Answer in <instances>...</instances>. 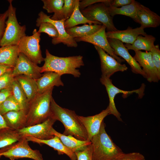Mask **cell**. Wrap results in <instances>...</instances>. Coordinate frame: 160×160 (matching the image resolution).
<instances>
[{
    "instance_id": "cell-1",
    "label": "cell",
    "mask_w": 160,
    "mask_h": 160,
    "mask_svg": "<svg viewBox=\"0 0 160 160\" xmlns=\"http://www.w3.org/2000/svg\"><path fill=\"white\" fill-rule=\"evenodd\" d=\"M51 116L63 125L65 128L63 135H71L80 140H87L86 130L74 111L60 107L52 97L51 102Z\"/></svg>"
},
{
    "instance_id": "cell-2",
    "label": "cell",
    "mask_w": 160,
    "mask_h": 160,
    "mask_svg": "<svg viewBox=\"0 0 160 160\" xmlns=\"http://www.w3.org/2000/svg\"><path fill=\"white\" fill-rule=\"evenodd\" d=\"M44 64L41 67V73L53 72L61 76L68 74L74 77H79L81 73L77 68L84 65L83 56L79 55L65 57H59L50 53L46 49Z\"/></svg>"
},
{
    "instance_id": "cell-3",
    "label": "cell",
    "mask_w": 160,
    "mask_h": 160,
    "mask_svg": "<svg viewBox=\"0 0 160 160\" xmlns=\"http://www.w3.org/2000/svg\"><path fill=\"white\" fill-rule=\"evenodd\" d=\"M105 127L103 121L99 132L91 140L93 147L92 160H113L123 153L107 134Z\"/></svg>"
},
{
    "instance_id": "cell-4",
    "label": "cell",
    "mask_w": 160,
    "mask_h": 160,
    "mask_svg": "<svg viewBox=\"0 0 160 160\" xmlns=\"http://www.w3.org/2000/svg\"><path fill=\"white\" fill-rule=\"evenodd\" d=\"M51 88L41 94L38 93L29 103L26 113V127L41 123L51 115Z\"/></svg>"
},
{
    "instance_id": "cell-5",
    "label": "cell",
    "mask_w": 160,
    "mask_h": 160,
    "mask_svg": "<svg viewBox=\"0 0 160 160\" xmlns=\"http://www.w3.org/2000/svg\"><path fill=\"white\" fill-rule=\"evenodd\" d=\"M7 19L3 36L0 40V46L17 45L21 39L26 36L25 25H20L16 16V8L12 4V0H8Z\"/></svg>"
},
{
    "instance_id": "cell-6",
    "label": "cell",
    "mask_w": 160,
    "mask_h": 160,
    "mask_svg": "<svg viewBox=\"0 0 160 160\" xmlns=\"http://www.w3.org/2000/svg\"><path fill=\"white\" fill-rule=\"evenodd\" d=\"M33 35L25 36L20 40L17 46L20 53L25 55L33 63L38 65L44 61L39 42L41 33L34 29Z\"/></svg>"
},
{
    "instance_id": "cell-7",
    "label": "cell",
    "mask_w": 160,
    "mask_h": 160,
    "mask_svg": "<svg viewBox=\"0 0 160 160\" xmlns=\"http://www.w3.org/2000/svg\"><path fill=\"white\" fill-rule=\"evenodd\" d=\"M28 142L25 137H22L17 142L3 150L0 156H4L10 160L23 158L44 160L39 151L32 149Z\"/></svg>"
},
{
    "instance_id": "cell-8",
    "label": "cell",
    "mask_w": 160,
    "mask_h": 160,
    "mask_svg": "<svg viewBox=\"0 0 160 160\" xmlns=\"http://www.w3.org/2000/svg\"><path fill=\"white\" fill-rule=\"evenodd\" d=\"M80 11L84 16L88 20L97 21L105 25L108 31L118 30L114 25L113 17L110 15L105 3H96Z\"/></svg>"
},
{
    "instance_id": "cell-9",
    "label": "cell",
    "mask_w": 160,
    "mask_h": 160,
    "mask_svg": "<svg viewBox=\"0 0 160 160\" xmlns=\"http://www.w3.org/2000/svg\"><path fill=\"white\" fill-rule=\"evenodd\" d=\"M100 81L102 84L104 85L108 95L109 99V104L108 106L110 111V114H112L115 116L120 121H122L121 117V114L116 108L114 102V98L116 95L119 93L123 94V96L125 95V97L134 93L138 94V97L142 98L144 95V92L145 88V85L142 84L140 88L138 89L131 91H125L120 89L115 86L112 83V80L110 79L103 75H101L100 78Z\"/></svg>"
},
{
    "instance_id": "cell-10",
    "label": "cell",
    "mask_w": 160,
    "mask_h": 160,
    "mask_svg": "<svg viewBox=\"0 0 160 160\" xmlns=\"http://www.w3.org/2000/svg\"><path fill=\"white\" fill-rule=\"evenodd\" d=\"M39 17L36 20V25L39 27L41 23L44 22H49L52 24L57 29L59 35L55 39H53L52 42L55 45L63 43L68 47H76L78 46L77 42L66 32L64 27V23L66 20L63 19L58 20H54L50 19L51 16H48L42 11L38 14Z\"/></svg>"
},
{
    "instance_id": "cell-11",
    "label": "cell",
    "mask_w": 160,
    "mask_h": 160,
    "mask_svg": "<svg viewBox=\"0 0 160 160\" xmlns=\"http://www.w3.org/2000/svg\"><path fill=\"white\" fill-rule=\"evenodd\" d=\"M57 120L51 115L45 121L17 130L22 137L31 136L37 139L47 140L53 137L51 130Z\"/></svg>"
},
{
    "instance_id": "cell-12",
    "label": "cell",
    "mask_w": 160,
    "mask_h": 160,
    "mask_svg": "<svg viewBox=\"0 0 160 160\" xmlns=\"http://www.w3.org/2000/svg\"><path fill=\"white\" fill-rule=\"evenodd\" d=\"M106 28L102 25L98 31L90 35L74 39L76 42L84 41L88 42L98 46L103 49L109 55L121 63L124 62V59L116 55L109 44L107 37L105 29Z\"/></svg>"
},
{
    "instance_id": "cell-13",
    "label": "cell",
    "mask_w": 160,
    "mask_h": 160,
    "mask_svg": "<svg viewBox=\"0 0 160 160\" xmlns=\"http://www.w3.org/2000/svg\"><path fill=\"white\" fill-rule=\"evenodd\" d=\"M41 67L33 63L23 54L20 53L15 66L12 71L14 77L25 75L36 80L42 76Z\"/></svg>"
},
{
    "instance_id": "cell-14",
    "label": "cell",
    "mask_w": 160,
    "mask_h": 160,
    "mask_svg": "<svg viewBox=\"0 0 160 160\" xmlns=\"http://www.w3.org/2000/svg\"><path fill=\"white\" fill-rule=\"evenodd\" d=\"M133 57L146 75V79L150 82H158L160 79V73L159 72L153 61L150 52L135 51Z\"/></svg>"
},
{
    "instance_id": "cell-15",
    "label": "cell",
    "mask_w": 160,
    "mask_h": 160,
    "mask_svg": "<svg viewBox=\"0 0 160 160\" xmlns=\"http://www.w3.org/2000/svg\"><path fill=\"white\" fill-rule=\"evenodd\" d=\"M99 54L100 60L102 75L110 78L115 72L127 71L125 64H121L100 47L94 45Z\"/></svg>"
},
{
    "instance_id": "cell-16",
    "label": "cell",
    "mask_w": 160,
    "mask_h": 160,
    "mask_svg": "<svg viewBox=\"0 0 160 160\" xmlns=\"http://www.w3.org/2000/svg\"><path fill=\"white\" fill-rule=\"evenodd\" d=\"M108 43L115 54L124 59L129 64L132 72L140 74L146 79V75L138 63L129 52L128 49L123 43L119 40L112 38H107Z\"/></svg>"
},
{
    "instance_id": "cell-17",
    "label": "cell",
    "mask_w": 160,
    "mask_h": 160,
    "mask_svg": "<svg viewBox=\"0 0 160 160\" xmlns=\"http://www.w3.org/2000/svg\"><path fill=\"white\" fill-rule=\"evenodd\" d=\"M110 113L108 106L100 113L94 116L87 117L78 116L87 132V140L91 141L92 137L98 133L104 119Z\"/></svg>"
},
{
    "instance_id": "cell-18",
    "label": "cell",
    "mask_w": 160,
    "mask_h": 160,
    "mask_svg": "<svg viewBox=\"0 0 160 160\" xmlns=\"http://www.w3.org/2000/svg\"><path fill=\"white\" fill-rule=\"evenodd\" d=\"M107 38H112L117 39L126 44H132L139 35L143 36L146 33L144 28L141 26L135 28L129 27L124 30H117L114 31H107L106 32Z\"/></svg>"
},
{
    "instance_id": "cell-19",
    "label": "cell",
    "mask_w": 160,
    "mask_h": 160,
    "mask_svg": "<svg viewBox=\"0 0 160 160\" xmlns=\"http://www.w3.org/2000/svg\"><path fill=\"white\" fill-rule=\"evenodd\" d=\"M60 75L56 73L47 71L44 72L41 76L36 80L38 93L41 94L54 86H63L64 84Z\"/></svg>"
},
{
    "instance_id": "cell-20",
    "label": "cell",
    "mask_w": 160,
    "mask_h": 160,
    "mask_svg": "<svg viewBox=\"0 0 160 160\" xmlns=\"http://www.w3.org/2000/svg\"><path fill=\"white\" fill-rule=\"evenodd\" d=\"M25 137L28 141H31L39 144L47 145L57 151L58 154L66 155L71 160H77L75 153L67 148L56 136L54 135L52 138L47 140H40L31 136Z\"/></svg>"
},
{
    "instance_id": "cell-21",
    "label": "cell",
    "mask_w": 160,
    "mask_h": 160,
    "mask_svg": "<svg viewBox=\"0 0 160 160\" xmlns=\"http://www.w3.org/2000/svg\"><path fill=\"white\" fill-rule=\"evenodd\" d=\"M2 116L9 128L17 130L26 127V113L23 110L11 111Z\"/></svg>"
},
{
    "instance_id": "cell-22",
    "label": "cell",
    "mask_w": 160,
    "mask_h": 160,
    "mask_svg": "<svg viewBox=\"0 0 160 160\" xmlns=\"http://www.w3.org/2000/svg\"><path fill=\"white\" fill-rule=\"evenodd\" d=\"M138 23L144 29L156 28L160 24V17L148 8L141 4L137 13Z\"/></svg>"
},
{
    "instance_id": "cell-23",
    "label": "cell",
    "mask_w": 160,
    "mask_h": 160,
    "mask_svg": "<svg viewBox=\"0 0 160 160\" xmlns=\"http://www.w3.org/2000/svg\"><path fill=\"white\" fill-rule=\"evenodd\" d=\"M52 135L57 136L63 144L68 149L74 153L81 151L91 144V141L87 140H78L71 135H66L60 133L53 128L51 130Z\"/></svg>"
},
{
    "instance_id": "cell-24",
    "label": "cell",
    "mask_w": 160,
    "mask_h": 160,
    "mask_svg": "<svg viewBox=\"0 0 160 160\" xmlns=\"http://www.w3.org/2000/svg\"><path fill=\"white\" fill-rule=\"evenodd\" d=\"M20 53L17 45L1 47L0 48V64L13 68Z\"/></svg>"
},
{
    "instance_id": "cell-25",
    "label": "cell",
    "mask_w": 160,
    "mask_h": 160,
    "mask_svg": "<svg viewBox=\"0 0 160 160\" xmlns=\"http://www.w3.org/2000/svg\"><path fill=\"white\" fill-rule=\"evenodd\" d=\"M140 4L133 0L131 4L120 7H114L106 5L109 13L112 17L117 15H123L130 17L136 22L138 23L137 13Z\"/></svg>"
},
{
    "instance_id": "cell-26",
    "label": "cell",
    "mask_w": 160,
    "mask_h": 160,
    "mask_svg": "<svg viewBox=\"0 0 160 160\" xmlns=\"http://www.w3.org/2000/svg\"><path fill=\"white\" fill-rule=\"evenodd\" d=\"M25 92L29 103L38 94L36 80L25 75L15 77Z\"/></svg>"
},
{
    "instance_id": "cell-27",
    "label": "cell",
    "mask_w": 160,
    "mask_h": 160,
    "mask_svg": "<svg viewBox=\"0 0 160 160\" xmlns=\"http://www.w3.org/2000/svg\"><path fill=\"white\" fill-rule=\"evenodd\" d=\"M79 1L80 0H76L75 7L73 13L70 17L64 22V25L65 29L69 28L81 24L87 23L90 25L93 24H102L97 21L89 20L84 16L79 9Z\"/></svg>"
},
{
    "instance_id": "cell-28",
    "label": "cell",
    "mask_w": 160,
    "mask_h": 160,
    "mask_svg": "<svg viewBox=\"0 0 160 160\" xmlns=\"http://www.w3.org/2000/svg\"><path fill=\"white\" fill-rule=\"evenodd\" d=\"M155 40V38L151 35H140L137 37L132 44H126L124 46L128 50H132L135 51L143 50L150 52L154 45Z\"/></svg>"
},
{
    "instance_id": "cell-29",
    "label": "cell",
    "mask_w": 160,
    "mask_h": 160,
    "mask_svg": "<svg viewBox=\"0 0 160 160\" xmlns=\"http://www.w3.org/2000/svg\"><path fill=\"white\" fill-rule=\"evenodd\" d=\"M22 137L17 130L5 128L0 131V153L20 140Z\"/></svg>"
},
{
    "instance_id": "cell-30",
    "label": "cell",
    "mask_w": 160,
    "mask_h": 160,
    "mask_svg": "<svg viewBox=\"0 0 160 160\" xmlns=\"http://www.w3.org/2000/svg\"><path fill=\"white\" fill-rule=\"evenodd\" d=\"M102 24H84L81 26H75L66 29L67 33L72 38H80L92 35L98 31Z\"/></svg>"
},
{
    "instance_id": "cell-31",
    "label": "cell",
    "mask_w": 160,
    "mask_h": 160,
    "mask_svg": "<svg viewBox=\"0 0 160 160\" xmlns=\"http://www.w3.org/2000/svg\"><path fill=\"white\" fill-rule=\"evenodd\" d=\"M43 8L49 13H54L50 19L54 20H60L63 18L62 9L64 0H42Z\"/></svg>"
},
{
    "instance_id": "cell-32",
    "label": "cell",
    "mask_w": 160,
    "mask_h": 160,
    "mask_svg": "<svg viewBox=\"0 0 160 160\" xmlns=\"http://www.w3.org/2000/svg\"><path fill=\"white\" fill-rule=\"evenodd\" d=\"M12 90V95L19 104L21 109L27 113L29 103L25 92L15 78L13 83Z\"/></svg>"
},
{
    "instance_id": "cell-33",
    "label": "cell",
    "mask_w": 160,
    "mask_h": 160,
    "mask_svg": "<svg viewBox=\"0 0 160 160\" xmlns=\"http://www.w3.org/2000/svg\"><path fill=\"white\" fill-rule=\"evenodd\" d=\"M21 109L19 104L12 95L0 105V113L2 115L11 111Z\"/></svg>"
},
{
    "instance_id": "cell-34",
    "label": "cell",
    "mask_w": 160,
    "mask_h": 160,
    "mask_svg": "<svg viewBox=\"0 0 160 160\" xmlns=\"http://www.w3.org/2000/svg\"><path fill=\"white\" fill-rule=\"evenodd\" d=\"M37 31L39 33H44L53 39L57 38L59 35L58 31L55 26L49 22H44L40 24Z\"/></svg>"
},
{
    "instance_id": "cell-35",
    "label": "cell",
    "mask_w": 160,
    "mask_h": 160,
    "mask_svg": "<svg viewBox=\"0 0 160 160\" xmlns=\"http://www.w3.org/2000/svg\"><path fill=\"white\" fill-rule=\"evenodd\" d=\"M12 71H7L0 76V91L4 89L12 90L15 79L12 74Z\"/></svg>"
},
{
    "instance_id": "cell-36",
    "label": "cell",
    "mask_w": 160,
    "mask_h": 160,
    "mask_svg": "<svg viewBox=\"0 0 160 160\" xmlns=\"http://www.w3.org/2000/svg\"><path fill=\"white\" fill-rule=\"evenodd\" d=\"M76 0H64L62 9L63 18L66 20L69 18L73 13L75 6Z\"/></svg>"
},
{
    "instance_id": "cell-37",
    "label": "cell",
    "mask_w": 160,
    "mask_h": 160,
    "mask_svg": "<svg viewBox=\"0 0 160 160\" xmlns=\"http://www.w3.org/2000/svg\"><path fill=\"white\" fill-rule=\"evenodd\" d=\"M77 160H92L93 147L92 143L84 150L75 153Z\"/></svg>"
},
{
    "instance_id": "cell-38",
    "label": "cell",
    "mask_w": 160,
    "mask_h": 160,
    "mask_svg": "<svg viewBox=\"0 0 160 160\" xmlns=\"http://www.w3.org/2000/svg\"><path fill=\"white\" fill-rule=\"evenodd\" d=\"M113 160H145V157L138 152L125 153L124 152Z\"/></svg>"
},
{
    "instance_id": "cell-39",
    "label": "cell",
    "mask_w": 160,
    "mask_h": 160,
    "mask_svg": "<svg viewBox=\"0 0 160 160\" xmlns=\"http://www.w3.org/2000/svg\"><path fill=\"white\" fill-rule=\"evenodd\" d=\"M150 52L153 63L160 73V50L159 45H154Z\"/></svg>"
},
{
    "instance_id": "cell-40",
    "label": "cell",
    "mask_w": 160,
    "mask_h": 160,
    "mask_svg": "<svg viewBox=\"0 0 160 160\" xmlns=\"http://www.w3.org/2000/svg\"><path fill=\"white\" fill-rule=\"evenodd\" d=\"M133 0H110L105 3L106 4L112 7L118 8L131 4Z\"/></svg>"
},
{
    "instance_id": "cell-41",
    "label": "cell",
    "mask_w": 160,
    "mask_h": 160,
    "mask_svg": "<svg viewBox=\"0 0 160 160\" xmlns=\"http://www.w3.org/2000/svg\"><path fill=\"white\" fill-rule=\"evenodd\" d=\"M110 0H83L79 1V9L80 10H83L88 7L95 4L99 3H107Z\"/></svg>"
},
{
    "instance_id": "cell-42",
    "label": "cell",
    "mask_w": 160,
    "mask_h": 160,
    "mask_svg": "<svg viewBox=\"0 0 160 160\" xmlns=\"http://www.w3.org/2000/svg\"><path fill=\"white\" fill-rule=\"evenodd\" d=\"M8 16V10L0 14V40L2 38L6 26L5 22Z\"/></svg>"
},
{
    "instance_id": "cell-43",
    "label": "cell",
    "mask_w": 160,
    "mask_h": 160,
    "mask_svg": "<svg viewBox=\"0 0 160 160\" xmlns=\"http://www.w3.org/2000/svg\"><path fill=\"white\" fill-rule=\"evenodd\" d=\"M12 95V90L4 89L0 91V105Z\"/></svg>"
},
{
    "instance_id": "cell-44",
    "label": "cell",
    "mask_w": 160,
    "mask_h": 160,
    "mask_svg": "<svg viewBox=\"0 0 160 160\" xmlns=\"http://www.w3.org/2000/svg\"><path fill=\"white\" fill-rule=\"evenodd\" d=\"M13 68L9 66L0 64V76L7 71L12 70Z\"/></svg>"
},
{
    "instance_id": "cell-45",
    "label": "cell",
    "mask_w": 160,
    "mask_h": 160,
    "mask_svg": "<svg viewBox=\"0 0 160 160\" xmlns=\"http://www.w3.org/2000/svg\"><path fill=\"white\" fill-rule=\"evenodd\" d=\"M5 128L8 127L6 124L3 116L0 113V131Z\"/></svg>"
},
{
    "instance_id": "cell-46",
    "label": "cell",
    "mask_w": 160,
    "mask_h": 160,
    "mask_svg": "<svg viewBox=\"0 0 160 160\" xmlns=\"http://www.w3.org/2000/svg\"><path fill=\"white\" fill-rule=\"evenodd\" d=\"M1 156H0V158L1 157Z\"/></svg>"
}]
</instances>
